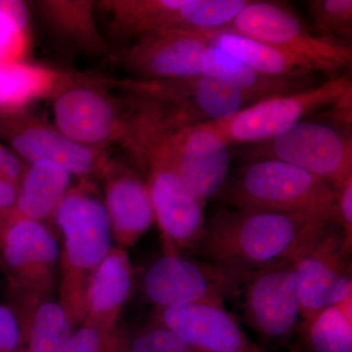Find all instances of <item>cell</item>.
Returning a JSON list of instances; mask_svg holds the SVG:
<instances>
[{"instance_id":"cell-1","label":"cell","mask_w":352,"mask_h":352,"mask_svg":"<svg viewBox=\"0 0 352 352\" xmlns=\"http://www.w3.org/2000/svg\"><path fill=\"white\" fill-rule=\"evenodd\" d=\"M332 219L336 215L316 212L237 208L220 210L206 223L194 251L208 263L254 271L293 261L315 234Z\"/></svg>"},{"instance_id":"cell-2","label":"cell","mask_w":352,"mask_h":352,"mask_svg":"<svg viewBox=\"0 0 352 352\" xmlns=\"http://www.w3.org/2000/svg\"><path fill=\"white\" fill-rule=\"evenodd\" d=\"M122 144L149 187L164 252L195 250L205 231V206L178 175L168 140V126L152 113L134 118Z\"/></svg>"},{"instance_id":"cell-3","label":"cell","mask_w":352,"mask_h":352,"mask_svg":"<svg viewBox=\"0 0 352 352\" xmlns=\"http://www.w3.org/2000/svg\"><path fill=\"white\" fill-rule=\"evenodd\" d=\"M62 235L60 305L74 329L85 319L90 279L113 248V232L103 199L82 178L69 187L52 215Z\"/></svg>"},{"instance_id":"cell-4","label":"cell","mask_w":352,"mask_h":352,"mask_svg":"<svg viewBox=\"0 0 352 352\" xmlns=\"http://www.w3.org/2000/svg\"><path fill=\"white\" fill-rule=\"evenodd\" d=\"M219 195L237 208L336 215L335 191L330 184L277 160L250 161L227 180Z\"/></svg>"},{"instance_id":"cell-5","label":"cell","mask_w":352,"mask_h":352,"mask_svg":"<svg viewBox=\"0 0 352 352\" xmlns=\"http://www.w3.org/2000/svg\"><path fill=\"white\" fill-rule=\"evenodd\" d=\"M224 28L284 51L311 72L335 76L351 67V43L317 36L279 2L251 0Z\"/></svg>"},{"instance_id":"cell-6","label":"cell","mask_w":352,"mask_h":352,"mask_svg":"<svg viewBox=\"0 0 352 352\" xmlns=\"http://www.w3.org/2000/svg\"><path fill=\"white\" fill-rule=\"evenodd\" d=\"M328 108L351 113V75L330 76L320 85L263 99L215 126L229 145H252L274 138L311 113Z\"/></svg>"},{"instance_id":"cell-7","label":"cell","mask_w":352,"mask_h":352,"mask_svg":"<svg viewBox=\"0 0 352 352\" xmlns=\"http://www.w3.org/2000/svg\"><path fill=\"white\" fill-rule=\"evenodd\" d=\"M251 0H112L101 6L126 38L170 31H212L232 22Z\"/></svg>"},{"instance_id":"cell-8","label":"cell","mask_w":352,"mask_h":352,"mask_svg":"<svg viewBox=\"0 0 352 352\" xmlns=\"http://www.w3.org/2000/svg\"><path fill=\"white\" fill-rule=\"evenodd\" d=\"M251 271L164 252L147 268L143 291L159 308L201 302L223 303L237 295Z\"/></svg>"},{"instance_id":"cell-9","label":"cell","mask_w":352,"mask_h":352,"mask_svg":"<svg viewBox=\"0 0 352 352\" xmlns=\"http://www.w3.org/2000/svg\"><path fill=\"white\" fill-rule=\"evenodd\" d=\"M250 161L292 164L337 188L352 176V138L339 127L303 120L274 138L252 144Z\"/></svg>"},{"instance_id":"cell-10","label":"cell","mask_w":352,"mask_h":352,"mask_svg":"<svg viewBox=\"0 0 352 352\" xmlns=\"http://www.w3.org/2000/svg\"><path fill=\"white\" fill-rule=\"evenodd\" d=\"M108 82L78 76L53 98L55 126L74 142L107 150L126 135L129 101L108 94Z\"/></svg>"},{"instance_id":"cell-11","label":"cell","mask_w":352,"mask_h":352,"mask_svg":"<svg viewBox=\"0 0 352 352\" xmlns=\"http://www.w3.org/2000/svg\"><path fill=\"white\" fill-rule=\"evenodd\" d=\"M131 96L160 104L191 124H219L256 103L251 97L205 75L171 80L113 82Z\"/></svg>"},{"instance_id":"cell-12","label":"cell","mask_w":352,"mask_h":352,"mask_svg":"<svg viewBox=\"0 0 352 352\" xmlns=\"http://www.w3.org/2000/svg\"><path fill=\"white\" fill-rule=\"evenodd\" d=\"M0 261L22 303L50 298L56 285L60 248L43 222L8 220L0 232Z\"/></svg>"},{"instance_id":"cell-13","label":"cell","mask_w":352,"mask_h":352,"mask_svg":"<svg viewBox=\"0 0 352 352\" xmlns=\"http://www.w3.org/2000/svg\"><path fill=\"white\" fill-rule=\"evenodd\" d=\"M349 254L342 229L337 220L333 219L293 259L303 322L322 308L352 298Z\"/></svg>"},{"instance_id":"cell-14","label":"cell","mask_w":352,"mask_h":352,"mask_svg":"<svg viewBox=\"0 0 352 352\" xmlns=\"http://www.w3.org/2000/svg\"><path fill=\"white\" fill-rule=\"evenodd\" d=\"M173 164L185 186L207 203L229 179V144L215 124H189L171 116L168 132Z\"/></svg>"},{"instance_id":"cell-15","label":"cell","mask_w":352,"mask_h":352,"mask_svg":"<svg viewBox=\"0 0 352 352\" xmlns=\"http://www.w3.org/2000/svg\"><path fill=\"white\" fill-rule=\"evenodd\" d=\"M0 133L30 164L51 162L82 177L100 175L110 160L107 150L78 144L56 126L21 111L7 113L0 119Z\"/></svg>"},{"instance_id":"cell-16","label":"cell","mask_w":352,"mask_h":352,"mask_svg":"<svg viewBox=\"0 0 352 352\" xmlns=\"http://www.w3.org/2000/svg\"><path fill=\"white\" fill-rule=\"evenodd\" d=\"M241 292L245 321L267 340H281L300 318V298L293 261L251 271Z\"/></svg>"},{"instance_id":"cell-17","label":"cell","mask_w":352,"mask_h":352,"mask_svg":"<svg viewBox=\"0 0 352 352\" xmlns=\"http://www.w3.org/2000/svg\"><path fill=\"white\" fill-rule=\"evenodd\" d=\"M153 320L170 329L192 352H264L223 303L159 308Z\"/></svg>"},{"instance_id":"cell-18","label":"cell","mask_w":352,"mask_h":352,"mask_svg":"<svg viewBox=\"0 0 352 352\" xmlns=\"http://www.w3.org/2000/svg\"><path fill=\"white\" fill-rule=\"evenodd\" d=\"M208 47L194 32H157L136 38L118 59L142 80L188 78L203 73Z\"/></svg>"},{"instance_id":"cell-19","label":"cell","mask_w":352,"mask_h":352,"mask_svg":"<svg viewBox=\"0 0 352 352\" xmlns=\"http://www.w3.org/2000/svg\"><path fill=\"white\" fill-rule=\"evenodd\" d=\"M100 175L113 240L127 249L156 223L149 187L138 170L120 160H109Z\"/></svg>"},{"instance_id":"cell-20","label":"cell","mask_w":352,"mask_h":352,"mask_svg":"<svg viewBox=\"0 0 352 352\" xmlns=\"http://www.w3.org/2000/svg\"><path fill=\"white\" fill-rule=\"evenodd\" d=\"M133 268L126 249L113 247L90 279L82 324L104 330L119 327L118 322L131 296Z\"/></svg>"},{"instance_id":"cell-21","label":"cell","mask_w":352,"mask_h":352,"mask_svg":"<svg viewBox=\"0 0 352 352\" xmlns=\"http://www.w3.org/2000/svg\"><path fill=\"white\" fill-rule=\"evenodd\" d=\"M201 75L217 78L258 102L312 87L309 76L281 78L259 73L224 51L208 45Z\"/></svg>"},{"instance_id":"cell-22","label":"cell","mask_w":352,"mask_h":352,"mask_svg":"<svg viewBox=\"0 0 352 352\" xmlns=\"http://www.w3.org/2000/svg\"><path fill=\"white\" fill-rule=\"evenodd\" d=\"M78 76L24 61L0 64V110L16 112L38 99H53Z\"/></svg>"},{"instance_id":"cell-23","label":"cell","mask_w":352,"mask_h":352,"mask_svg":"<svg viewBox=\"0 0 352 352\" xmlns=\"http://www.w3.org/2000/svg\"><path fill=\"white\" fill-rule=\"evenodd\" d=\"M194 32L208 45L224 51L259 73L281 78L310 76L312 73L284 51L226 28Z\"/></svg>"},{"instance_id":"cell-24","label":"cell","mask_w":352,"mask_h":352,"mask_svg":"<svg viewBox=\"0 0 352 352\" xmlns=\"http://www.w3.org/2000/svg\"><path fill=\"white\" fill-rule=\"evenodd\" d=\"M71 173L51 162L31 164L21 183L13 214L8 220L23 219L41 222L52 217L69 187Z\"/></svg>"},{"instance_id":"cell-25","label":"cell","mask_w":352,"mask_h":352,"mask_svg":"<svg viewBox=\"0 0 352 352\" xmlns=\"http://www.w3.org/2000/svg\"><path fill=\"white\" fill-rule=\"evenodd\" d=\"M20 352H65L72 326L59 302L48 300L22 303Z\"/></svg>"},{"instance_id":"cell-26","label":"cell","mask_w":352,"mask_h":352,"mask_svg":"<svg viewBox=\"0 0 352 352\" xmlns=\"http://www.w3.org/2000/svg\"><path fill=\"white\" fill-rule=\"evenodd\" d=\"M41 10L53 28L74 43L90 52L108 54L94 17V2L41 1Z\"/></svg>"},{"instance_id":"cell-27","label":"cell","mask_w":352,"mask_h":352,"mask_svg":"<svg viewBox=\"0 0 352 352\" xmlns=\"http://www.w3.org/2000/svg\"><path fill=\"white\" fill-rule=\"evenodd\" d=\"M303 331L312 352H352V298L322 308Z\"/></svg>"},{"instance_id":"cell-28","label":"cell","mask_w":352,"mask_h":352,"mask_svg":"<svg viewBox=\"0 0 352 352\" xmlns=\"http://www.w3.org/2000/svg\"><path fill=\"white\" fill-rule=\"evenodd\" d=\"M28 24L25 2L0 0V64L23 61L30 45Z\"/></svg>"},{"instance_id":"cell-29","label":"cell","mask_w":352,"mask_h":352,"mask_svg":"<svg viewBox=\"0 0 352 352\" xmlns=\"http://www.w3.org/2000/svg\"><path fill=\"white\" fill-rule=\"evenodd\" d=\"M307 12L315 34L351 43V0H311L307 2Z\"/></svg>"},{"instance_id":"cell-30","label":"cell","mask_w":352,"mask_h":352,"mask_svg":"<svg viewBox=\"0 0 352 352\" xmlns=\"http://www.w3.org/2000/svg\"><path fill=\"white\" fill-rule=\"evenodd\" d=\"M129 340L119 327L104 330L82 324L72 333L65 352H126Z\"/></svg>"},{"instance_id":"cell-31","label":"cell","mask_w":352,"mask_h":352,"mask_svg":"<svg viewBox=\"0 0 352 352\" xmlns=\"http://www.w3.org/2000/svg\"><path fill=\"white\" fill-rule=\"evenodd\" d=\"M126 352H192L170 329L153 320L151 324L129 337Z\"/></svg>"},{"instance_id":"cell-32","label":"cell","mask_w":352,"mask_h":352,"mask_svg":"<svg viewBox=\"0 0 352 352\" xmlns=\"http://www.w3.org/2000/svg\"><path fill=\"white\" fill-rule=\"evenodd\" d=\"M336 195V219L342 229L344 244L351 252L352 247V176L337 188Z\"/></svg>"},{"instance_id":"cell-33","label":"cell","mask_w":352,"mask_h":352,"mask_svg":"<svg viewBox=\"0 0 352 352\" xmlns=\"http://www.w3.org/2000/svg\"><path fill=\"white\" fill-rule=\"evenodd\" d=\"M21 323L18 311L0 305V352H20Z\"/></svg>"},{"instance_id":"cell-34","label":"cell","mask_w":352,"mask_h":352,"mask_svg":"<svg viewBox=\"0 0 352 352\" xmlns=\"http://www.w3.org/2000/svg\"><path fill=\"white\" fill-rule=\"evenodd\" d=\"M28 168L19 157L7 148L0 146V175L3 176L20 188Z\"/></svg>"},{"instance_id":"cell-35","label":"cell","mask_w":352,"mask_h":352,"mask_svg":"<svg viewBox=\"0 0 352 352\" xmlns=\"http://www.w3.org/2000/svg\"><path fill=\"white\" fill-rule=\"evenodd\" d=\"M19 187L0 175V226H4L13 214Z\"/></svg>"}]
</instances>
